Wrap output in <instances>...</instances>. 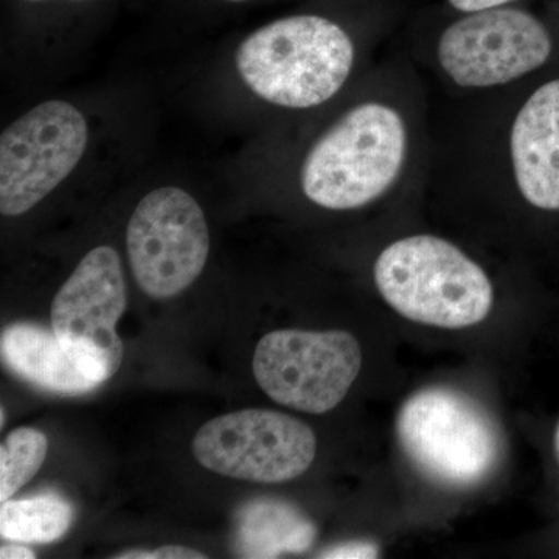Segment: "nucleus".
<instances>
[{
	"label": "nucleus",
	"mask_w": 559,
	"mask_h": 559,
	"mask_svg": "<svg viewBox=\"0 0 559 559\" xmlns=\"http://www.w3.org/2000/svg\"><path fill=\"white\" fill-rule=\"evenodd\" d=\"M355 47L347 32L314 14L283 17L238 46L235 66L261 100L290 109L329 102L352 72Z\"/></svg>",
	"instance_id": "obj_1"
},
{
	"label": "nucleus",
	"mask_w": 559,
	"mask_h": 559,
	"mask_svg": "<svg viewBox=\"0 0 559 559\" xmlns=\"http://www.w3.org/2000/svg\"><path fill=\"white\" fill-rule=\"evenodd\" d=\"M382 299L403 318L437 329L477 325L492 308V285L479 264L450 241L417 235L392 242L374 263Z\"/></svg>",
	"instance_id": "obj_2"
},
{
	"label": "nucleus",
	"mask_w": 559,
	"mask_h": 559,
	"mask_svg": "<svg viewBox=\"0 0 559 559\" xmlns=\"http://www.w3.org/2000/svg\"><path fill=\"white\" fill-rule=\"evenodd\" d=\"M406 150L400 114L380 103H364L314 143L301 167V190L323 209L364 207L399 178Z\"/></svg>",
	"instance_id": "obj_3"
},
{
	"label": "nucleus",
	"mask_w": 559,
	"mask_h": 559,
	"mask_svg": "<svg viewBox=\"0 0 559 559\" xmlns=\"http://www.w3.org/2000/svg\"><path fill=\"white\" fill-rule=\"evenodd\" d=\"M401 448L423 474L448 487L479 484L498 463V430L463 393L419 390L396 417Z\"/></svg>",
	"instance_id": "obj_4"
},
{
	"label": "nucleus",
	"mask_w": 559,
	"mask_h": 559,
	"mask_svg": "<svg viewBox=\"0 0 559 559\" xmlns=\"http://www.w3.org/2000/svg\"><path fill=\"white\" fill-rule=\"evenodd\" d=\"M362 367V349L348 331L277 330L261 337L253 377L267 396L305 414L340 406Z\"/></svg>",
	"instance_id": "obj_5"
},
{
	"label": "nucleus",
	"mask_w": 559,
	"mask_h": 559,
	"mask_svg": "<svg viewBox=\"0 0 559 559\" xmlns=\"http://www.w3.org/2000/svg\"><path fill=\"white\" fill-rule=\"evenodd\" d=\"M127 249L132 274L146 296H179L209 260L210 231L201 205L178 187L150 191L128 223Z\"/></svg>",
	"instance_id": "obj_6"
},
{
	"label": "nucleus",
	"mask_w": 559,
	"mask_h": 559,
	"mask_svg": "<svg viewBox=\"0 0 559 559\" xmlns=\"http://www.w3.org/2000/svg\"><path fill=\"white\" fill-rule=\"evenodd\" d=\"M90 143V127L68 102L40 103L0 138V213L20 216L69 178Z\"/></svg>",
	"instance_id": "obj_7"
},
{
	"label": "nucleus",
	"mask_w": 559,
	"mask_h": 559,
	"mask_svg": "<svg viewBox=\"0 0 559 559\" xmlns=\"http://www.w3.org/2000/svg\"><path fill=\"white\" fill-rule=\"evenodd\" d=\"M205 469L259 484H282L307 473L318 452L310 426L280 412L245 409L205 423L191 443Z\"/></svg>",
	"instance_id": "obj_8"
},
{
	"label": "nucleus",
	"mask_w": 559,
	"mask_h": 559,
	"mask_svg": "<svg viewBox=\"0 0 559 559\" xmlns=\"http://www.w3.org/2000/svg\"><path fill=\"white\" fill-rule=\"evenodd\" d=\"M551 53L549 32L521 10L477 11L441 36V68L459 86L510 83L540 68Z\"/></svg>",
	"instance_id": "obj_9"
},
{
	"label": "nucleus",
	"mask_w": 559,
	"mask_h": 559,
	"mask_svg": "<svg viewBox=\"0 0 559 559\" xmlns=\"http://www.w3.org/2000/svg\"><path fill=\"white\" fill-rule=\"evenodd\" d=\"M127 301L119 253L110 246H98L80 261L55 296L51 330L61 340L100 352L116 374L123 360L116 326Z\"/></svg>",
	"instance_id": "obj_10"
},
{
	"label": "nucleus",
	"mask_w": 559,
	"mask_h": 559,
	"mask_svg": "<svg viewBox=\"0 0 559 559\" xmlns=\"http://www.w3.org/2000/svg\"><path fill=\"white\" fill-rule=\"evenodd\" d=\"M3 362L22 380L60 395H83L114 377L97 349L61 340L35 323H14L2 331Z\"/></svg>",
	"instance_id": "obj_11"
},
{
	"label": "nucleus",
	"mask_w": 559,
	"mask_h": 559,
	"mask_svg": "<svg viewBox=\"0 0 559 559\" xmlns=\"http://www.w3.org/2000/svg\"><path fill=\"white\" fill-rule=\"evenodd\" d=\"M511 159L525 201L559 210V80L540 86L522 106L511 130Z\"/></svg>",
	"instance_id": "obj_12"
},
{
	"label": "nucleus",
	"mask_w": 559,
	"mask_h": 559,
	"mask_svg": "<svg viewBox=\"0 0 559 559\" xmlns=\"http://www.w3.org/2000/svg\"><path fill=\"white\" fill-rule=\"evenodd\" d=\"M314 524L288 502L260 499L238 516V550L248 558H277L301 554L314 543Z\"/></svg>",
	"instance_id": "obj_13"
},
{
	"label": "nucleus",
	"mask_w": 559,
	"mask_h": 559,
	"mask_svg": "<svg viewBox=\"0 0 559 559\" xmlns=\"http://www.w3.org/2000/svg\"><path fill=\"white\" fill-rule=\"evenodd\" d=\"M72 507L53 495L5 500L0 506V535L21 544H50L68 533Z\"/></svg>",
	"instance_id": "obj_14"
},
{
	"label": "nucleus",
	"mask_w": 559,
	"mask_h": 559,
	"mask_svg": "<svg viewBox=\"0 0 559 559\" xmlns=\"http://www.w3.org/2000/svg\"><path fill=\"white\" fill-rule=\"evenodd\" d=\"M46 436L39 430H13L0 447V502L13 498L36 476L47 457Z\"/></svg>",
	"instance_id": "obj_15"
},
{
	"label": "nucleus",
	"mask_w": 559,
	"mask_h": 559,
	"mask_svg": "<svg viewBox=\"0 0 559 559\" xmlns=\"http://www.w3.org/2000/svg\"><path fill=\"white\" fill-rule=\"evenodd\" d=\"M119 559H204L201 551L183 546H162L156 550H130L117 555Z\"/></svg>",
	"instance_id": "obj_16"
},
{
	"label": "nucleus",
	"mask_w": 559,
	"mask_h": 559,
	"mask_svg": "<svg viewBox=\"0 0 559 559\" xmlns=\"http://www.w3.org/2000/svg\"><path fill=\"white\" fill-rule=\"evenodd\" d=\"M380 557V549L377 544L367 543V540H353V543L341 544V546L333 547L322 551L319 558L329 559H366Z\"/></svg>",
	"instance_id": "obj_17"
},
{
	"label": "nucleus",
	"mask_w": 559,
	"mask_h": 559,
	"mask_svg": "<svg viewBox=\"0 0 559 559\" xmlns=\"http://www.w3.org/2000/svg\"><path fill=\"white\" fill-rule=\"evenodd\" d=\"M513 0H450L452 7L465 13H477V11L499 9Z\"/></svg>",
	"instance_id": "obj_18"
},
{
	"label": "nucleus",
	"mask_w": 559,
	"mask_h": 559,
	"mask_svg": "<svg viewBox=\"0 0 559 559\" xmlns=\"http://www.w3.org/2000/svg\"><path fill=\"white\" fill-rule=\"evenodd\" d=\"M0 558L2 559H33L36 558L35 551L17 544H10L0 549Z\"/></svg>",
	"instance_id": "obj_19"
},
{
	"label": "nucleus",
	"mask_w": 559,
	"mask_h": 559,
	"mask_svg": "<svg viewBox=\"0 0 559 559\" xmlns=\"http://www.w3.org/2000/svg\"><path fill=\"white\" fill-rule=\"evenodd\" d=\"M554 448H555V455H557V459L559 462V423H558L557 429H555Z\"/></svg>",
	"instance_id": "obj_20"
},
{
	"label": "nucleus",
	"mask_w": 559,
	"mask_h": 559,
	"mask_svg": "<svg viewBox=\"0 0 559 559\" xmlns=\"http://www.w3.org/2000/svg\"><path fill=\"white\" fill-rule=\"evenodd\" d=\"M0 421H2V428H3V423H5V411H3V407H2V414H0Z\"/></svg>",
	"instance_id": "obj_21"
},
{
	"label": "nucleus",
	"mask_w": 559,
	"mask_h": 559,
	"mask_svg": "<svg viewBox=\"0 0 559 559\" xmlns=\"http://www.w3.org/2000/svg\"><path fill=\"white\" fill-rule=\"evenodd\" d=\"M27 2H43V0H27Z\"/></svg>",
	"instance_id": "obj_22"
},
{
	"label": "nucleus",
	"mask_w": 559,
	"mask_h": 559,
	"mask_svg": "<svg viewBox=\"0 0 559 559\" xmlns=\"http://www.w3.org/2000/svg\"><path fill=\"white\" fill-rule=\"evenodd\" d=\"M229 2H245V0H229Z\"/></svg>",
	"instance_id": "obj_23"
}]
</instances>
